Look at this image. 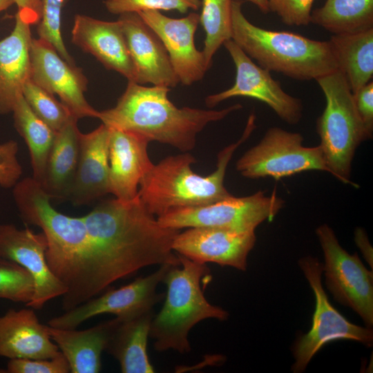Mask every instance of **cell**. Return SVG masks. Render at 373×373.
Here are the masks:
<instances>
[{"mask_svg":"<svg viewBox=\"0 0 373 373\" xmlns=\"http://www.w3.org/2000/svg\"><path fill=\"white\" fill-rule=\"evenodd\" d=\"M71 40L106 69L118 73L128 82L136 83L135 69L118 20L107 21L76 15Z\"/></svg>","mask_w":373,"mask_h":373,"instance_id":"obj_20","label":"cell"},{"mask_svg":"<svg viewBox=\"0 0 373 373\" xmlns=\"http://www.w3.org/2000/svg\"><path fill=\"white\" fill-rule=\"evenodd\" d=\"M170 88L128 82L113 108L99 111L102 124L137 133L150 142L170 145L182 152L194 149L196 137L207 125L220 121L242 106L222 110L178 108L169 99Z\"/></svg>","mask_w":373,"mask_h":373,"instance_id":"obj_3","label":"cell"},{"mask_svg":"<svg viewBox=\"0 0 373 373\" xmlns=\"http://www.w3.org/2000/svg\"><path fill=\"white\" fill-rule=\"evenodd\" d=\"M353 94L356 111L368 134L373 132V82L359 88Z\"/></svg>","mask_w":373,"mask_h":373,"instance_id":"obj_38","label":"cell"},{"mask_svg":"<svg viewBox=\"0 0 373 373\" xmlns=\"http://www.w3.org/2000/svg\"><path fill=\"white\" fill-rule=\"evenodd\" d=\"M13 3L15 0H0V12L9 8Z\"/></svg>","mask_w":373,"mask_h":373,"instance_id":"obj_42","label":"cell"},{"mask_svg":"<svg viewBox=\"0 0 373 373\" xmlns=\"http://www.w3.org/2000/svg\"><path fill=\"white\" fill-rule=\"evenodd\" d=\"M314 0H268L269 11L290 26H307L311 23L312 7Z\"/></svg>","mask_w":373,"mask_h":373,"instance_id":"obj_36","label":"cell"},{"mask_svg":"<svg viewBox=\"0 0 373 373\" xmlns=\"http://www.w3.org/2000/svg\"><path fill=\"white\" fill-rule=\"evenodd\" d=\"M77 119L56 133L41 184L51 199L69 198L77 171L81 132Z\"/></svg>","mask_w":373,"mask_h":373,"instance_id":"obj_26","label":"cell"},{"mask_svg":"<svg viewBox=\"0 0 373 373\" xmlns=\"http://www.w3.org/2000/svg\"><path fill=\"white\" fill-rule=\"evenodd\" d=\"M70 365L62 353L51 358H11L0 373H68Z\"/></svg>","mask_w":373,"mask_h":373,"instance_id":"obj_35","label":"cell"},{"mask_svg":"<svg viewBox=\"0 0 373 373\" xmlns=\"http://www.w3.org/2000/svg\"><path fill=\"white\" fill-rule=\"evenodd\" d=\"M137 13L162 41L179 82L190 86L200 81L209 68L202 51L195 45L200 15L191 12L184 17L175 19L157 10Z\"/></svg>","mask_w":373,"mask_h":373,"instance_id":"obj_17","label":"cell"},{"mask_svg":"<svg viewBox=\"0 0 373 373\" xmlns=\"http://www.w3.org/2000/svg\"><path fill=\"white\" fill-rule=\"evenodd\" d=\"M223 46L236 67L235 82L229 88L207 96V106L213 108L234 97H250L268 105L285 122L298 123L303 111L300 99L287 93L269 70L256 64L232 39L226 41Z\"/></svg>","mask_w":373,"mask_h":373,"instance_id":"obj_12","label":"cell"},{"mask_svg":"<svg viewBox=\"0 0 373 373\" xmlns=\"http://www.w3.org/2000/svg\"><path fill=\"white\" fill-rule=\"evenodd\" d=\"M12 188L21 218L42 230L48 243L47 263L68 288L62 296V308L68 311L85 303L91 279L92 251L83 218L57 211L50 197L32 177L19 180Z\"/></svg>","mask_w":373,"mask_h":373,"instance_id":"obj_2","label":"cell"},{"mask_svg":"<svg viewBox=\"0 0 373 373\" xmlns=\"http://www.w3.org/2000/svg\"><path fill=\"white\" fill-rule=\"evenodd\" d=\"M338 70L352 93L373 76V28L355 33L334 34L329 40Z\"/></svg>","mask_w":373,"mask_h":373,"instance_id":"obj_27","label":"cell"},{"mask_svg":"<svg viewBox=\"0 0 373 373\" xmlns=\"http://www.w3.org/2000/svg\"><path fill=\"white\" fill-rule=\"evenodd\" d=\"M324 254L323 272L334 298L349 307L367 327L373 325V273L358 254H350L339 244L331 227L322 224L316 230Z\"/></svg>","mask_w":373,"mask_h":373,"instance_id":"obj_11","label":"cell"},{"mask_svg":"<svg viewBox=\"0 0 373 373\" xmlns=\"http://www.w3.org/2000/svg\"><path fill=\"white\" fill-rule=\"evenodd\" d=\"M133 61L136 83L175 87L179 79L162 41L137 12H126L117 19Z\"/></svg>","mask_w":373,"mask_h":373,"instance_id":"obj_18","label":"cell"},{"mask_svg":"<svg viewBox=\"0 0 373 373\" xmlns=\"http://www.w3.org/2000/svg\"><path fill=\"white\" fill-rule=\"evenodd\" d=\"M253 4L256 5L259 10L266 14L269 12L268 0H247Z\"/></svg>","mask_w":373,"mask_h":373,"instance_id":"obj_41","label":"cell"},{"mask_svg":"<svg viewBox=\"0 0 373 373\" xmlns=\"http://www.w3.org/2000/svg\"><path fill=\"white\" fill-rule=\"evenodd\" d=\"M68 0H40L41 16L37 24L38 38L50 44L68 63L75 61L66 49L61 32V15Z\"/></svg>","mask_w":373,"mask_h":373,"instance_id":"obj_33","label":"cell"},{"mask_svg":"<svg viewBox=\"0 0 373 373\" xmlns=\"http://www.w3.org/2000/svg\"><path fill=\"white\" fill-rule=\"evenodd\" d=\"M18 150V144L14 140L0 144V186L3 188H12L22 174L17 160Z\"/></svg>","mask_w":373,"mask_h":373,"instance_id":"obj_37","label":"cell"},{"mask_svg":"<svg viewBox=\"0 0 373 373\" xmlns=\"http://www.w3.org/2000/svg\"><path fill=\"white\" fill-rule=\"evenodd\" d=\"M108 127L102 124L88 133H80L79 154L69 198L84 205L110 193Z\"/></svg>","mask_w":373,"mask_h":373,"instance_id":"obj_21","label":"cell"},{"mask_svg":"<svg viewBox=\"0 0 373 373\" xmlns=\"http://www.w3.org/2000/svg\"><path fill=\"white\" fill-rule=\"evenodd\" d=\"M22 95L34 113L55 132L62 128L70 119L75 118L54 95L37 85L31 79L26 82Z\"/></svg>","mask_w":373,"mask_h":373,"instance_id":"obj_31","label":"cell"},{"mask_svg":"<svg viewBox=\"0 0 373 373\" xmlns=\"http://www.w3.org/2000/svg\"><path fill=\"white\" fill-rule=\"evenodd\" d=\"M17 12L31 26L37 25L41 16L40 0H15Z\"/></svg>","mask_w":373,"mask_h":373,"instance_id":"obj_39","label":"cell"},{"mask_svg":"<svg viewBox=\"0 0 373 373\" xmlns=\"http://www.w3.org/2000/svg\"><path fill=\"white\" fill-rule=\"evenodd\" d=\"M233 0H202L200 23L206 37L202 50L209 68L214 55L223 44L231 38V8Z\"/></svg>","mask_w":373,"mask_h":373,"instance_id":"obj_30","label":"cell"},{"mask_svg":"<svg viewBox=\"0 0 373 373\" xmlns=\"http://www.w3.org/2000/svg\"><path fill=\"white\" fill-rule=\"evenodd\" d=\"M12 113L14 126L26 142L29 151L32 178L41 184L57 132L34 113L23 95L17 100Z\"/></svg>","mask_w":373,"mask_h":373,"instance_id":"obj_28","label":"cell"},{"mask_svg":"<svg viewBox=\"0 0 373 373\" xmlns=\"http://www.w3.org/2000/svg\"><path fill=\"white\" fill-rule=\"evenodd\" d=\"M311 23L334 35L373 28V0H327L312 12Z\"/></svg>","mask_w":373,"mask_h":373,"instance_id":"obj_29","label":"cell"},{"mask_svg":"<svg viewBox=\"0 0 373 373\" xmlns=\"http://www.w3.org/2000/svg\"><path fill=\"white\" fill-rule=\"evenodd\" d=\"M153 309L126 318L115 317L105 352L116 359L123 373H152L147 353Z\"/></svg>","mask_w":373,"mask_h":373,"instance_id":"obj_24","label":"cell"},{"mask_svg":"<svg viewBox=\"0 0 373 373\" xmlns=\"http://www.w3.org/2000/svg\"><path fill=\"white\" fill-rule=\"evenodd\" d=\"M316 82L326 102L316 130L328 173L343 183L356 186L350 180L352 162L358 146L371 137L356 111L344 74L336 70Z\"/></svg>","mask_w":373,"mask_h":373,"instance_id":"obj_7","label":"cell"},{"mask_svg":"<svg viewBox=\"0 0 373 373\" xmlns=\"http://www.w3.org/2000/svg\"><path fill=\"white\" fill-rule=\"evenodd\" d=\"M255 122L256 115L251 113L240 138L218 153L216 169L206 176L193 172L191 165L196 159L189 152L153 164L138 189L137 197L146 210L157 218L172 210L203 206L231 196L224 184L227 169L236 150L254 131Z\"/></svg>","mask_w":373,"mask_h":373,"instance_id":"obj_4","label":"cell"},{"mask_svg":"<svg viewBox=\"0 0 373 373\" xmlns=\"http://www.w3.org/2000/svg\"><path fill=\"white\" fill-rule=\"evenodd\" d=\"M285 202L273 193L259 191L245 197L233 195L199 207L172 210L157 218L164 227L180 230L195 227H216L236 231H255L266 220H271Z\"/></svg>","mask_w":373,"mask_h":373,"instance_id":"obj_8","label":"cell"},{"mask_svg":"<svg viewBox=\"0 0 373 373\" xmlns=\"http://www.w3.org/2000/svg\"><path fill=\"white\" fill-rule=\"evenodd\" d=\"M61 354L32 308L10 309L0 316V356L38 359Z\"/></svg>","mask_w":373,"mask_h":373,"instance_id":"obj_22","label":"cell"},{"mask_svg":"<svg viewBox=\"0 0 373 373\" xmlns=\"http://www.w3.org/2000/svg\"><path fill=\"white\" fill-rule=\"evenodd\" d=\"M178 256L180 265L171 266L162 280L166 285V299L152 320L149 336L158 352L186 354L191 350L188 336L193 326L207 318L225 321L229 313L204 297L200 281L209 273L206 264Z\"/></svg>","mask_w":373,"mask_h":373,"instance_id":"obj_6","label":"cell"},{"mask_svg":"<svg viewBox=\"0 0 373 373\" xmlns=\"http://www.w3.org/2000/svg\"><path fill=\"white\" fill-rule=\"evenodd\" d=\"M256 240L255 231L195 227L179 231L173 239L172 249L196 262H214L245 271L247 257Z\"/></svg>","mask_w":373,"mask_h":373,"instance_id":"obj_16","label":"cell"},{"mask_svg":"<svg viewBox=\"0 0 373 373\" xmlns=\"http://www.w3.org/2000/svg\"><path fill=\"white\" fill-rule=\"evenodd\" d=\"M355 240L356 245L361 250L367 262L372 267V248L368 241L365 231L358 228L355 231Z\"/></svg>","mask_w":373,"mask_h":373,"instance_id":"obj_40","label":"cell"},{"mask_svg":"<svg viewBox=\"0 0 373 373\" xmlns=\"http://www.w3.org/2000/svg\"><path fill=\"white\" fill-rule=\"evenodd\" d=\"M34 294V280L30 274L17 263L0 258V298L26 305Z\"/></svg>","mask_w":373,"mask_h":373,"instance_id":"obj_32","label":"cell"},{"mask_svg":"<svg viewBox=\"0 0 373 373\" xmlns=\"http://www.w3.org/2000/svg\"><path fill=\"white\" fill-rule=\"evenodd\" d=\"M104 5L109 12L119 15L144 10H177L186 13L189 10H198L201 0H106Z\"/></svg>","mask_w":373,"mask_h":373,"instance_id":"obj_34","label":"cell"},{"mask_svg":"<svg viewBox=\"0 0 373 373\" xmlns=\"http://www.w3.org/2000/svg\"><path fill=\"white\" fill-rule=\"evenodd\" d=\"M30 79L52 95H57L72 115L79 119L98 118L99 111L87 102V79L79 68L64 59L48 42L32 38Z\"/></svg>","mask_w":373,"mask_h":373,"instance_id":"obj_14","label":"cell"},{"mask_svg":"<svg viewBox=\"0 0 373 373\" xmlns=\"http://www.w3.org/2000/svg\"><path fill=\"white\" fill-rule=\"evenodd\" d=\"M115 319L84 330L46 325L50 338L66 358L71 373H97Z\"/></svg>","mask_w":373,"mask_h":373,"instance_id":"obj_25","label":"cell"},{"mask_svg":"<svg viewBox=\"0 0 373 373\" xmlns=\"http://www.w3.org/2000/svg\"><path fill=\"white\" fill-rule=\"evenodd\" d=\"M30 26L17 12L14 28L0 40V115L12 113L30 79Z\"/></svg>","mask_w":373,"mask_h":373,"instance_id":"obj_23","label":"cell"},{"mask_svg":"<svg viewBox=\"0 0 373 373\" xmlns=\"http://www.w3.org/2000/svg\"><path fill=\"white\" fill-rule=\"evenodd\" d=\"M243 3L232 1L231 39L260 66L302 81L316 80L338 70L329 41L258 27L245 17Z\"/></svg>","mask_w":373,"mask_h":373,"instance_id":"obj_5","label":"cell"},{"mask_svg":"<svg viewBox=\"0 0 373 373\" xmlns=\"http://www.w3.org/2000/svg\"><path fill=\"white\" fill-rule=\"evenodd\" d=\"M82 218L92 251L88 300L145 267L180 265L172 249L180 230L160 224L138 197L128 202L104 200Z\"/></svg>","mask_w":373,"mask_h":373,"instance_id":"obj_1","label":"cell"},{"mask_svg":"<svg viewBox=\"0 0 373 373\" xmlns=\"http://www.w3.org/2000/svg\"><path fill=\"white\" fill-rule=\"evenodd\" d=\"M171 266L169 264L160 265L159 269L151 274L139 277L119 288L110 289L101 296L51 318L48 325L76 329L84 321L99 314L108 313L126 318L152 309L163 298V294H157L156 289Z\"/></svg>","mask_w":373,"mask_h":373,"instance_id":"obj_13","label":"cell"},{"mask_svg":"<svg viewBox=\"0 0 373 373\" xmlns=\"http://www.w3.org/2000/svg\"><path fill=\"white\" fill-rule=\"evenodd\" d=\"M303 141L298 133L271 127L259 143L240 157L236 170L247 178L275 180L307 171L328 172L320 146H304Z\"/></svg>","mask_w":373,"mask_h":373,"instance_id":"obj_9","label":"cell"},{"mask_svg":"<svg viewBox=\"0 0 373 373\" xmlns=\"http://www.w3.org/2000/svg\"><path fill=\"white\" fill-rule=\"evenodd\" d=\"M298 265L313 290L316 307L310 330L294 345L292 371H304L316 352L332 341L352 340L371 347L373 332L370 327L350 323L329 303L321 283L323 264L317 258L306 256L299 260Z\"/></svg>","mask_w":373,"mask_h":373,"instance_id":"obj_10","label":"cell"},{"mask_svg":"<svg viewBox=\"0 0 373 373\" xmlns=\"http://www.w3.org/2000/svg\"><path fill=\"white\" fill-rule=\"evenodd\" d=\"M48 248L43 232L35 233L10 224H0V258L13 261L32 276L34 294L26 306L41 309L49 300L64 295L67 287L50 270L46 260Z\"/></svg>","mask_w":373,"mask_h":373,"instance_id":"obj_15","label":"cell"},{"mask_svg":"<svg viewBox=\"0 0 373 373\" xmlns=\"http://www.w3.org/2000/svg\"><path fill=\"white\" fill-rule=\"evenodd\" d=\"M108 127L110 193L131 202L137 198L140 184L153 165L148 153L150 142L137 133Z\"/></svg>","mask_w":373,"mask_h":373,"instance_id":"obj_19","label":"cell"}]
</instances>
